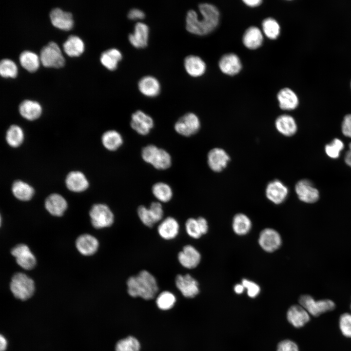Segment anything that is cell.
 Returning <instances> with one entry per match:
<instances>
[{"label": "cell", "mask_w": 351, "mask_h": 351, "mask_svg": "<svg viewBox=\"0 0 351 351\" xmlns=\"http://www.w3.org/2000/svg\"><path fill=\"white\" fill-rule=\"evenodd\" d=\"M198 9L200 17L193 9L187 11L185 18L186 29L192 34L204 36L211 33L217 27L220 13L215 6L209 3H200Z\"/></svg>", "instance_id": "6da1fadb"}, {"label": "cell", "mask_w": 351, "mask_h": 351, "mask_svg": "<svg viewBox=\"0 0 351 351\" xmlns=\"http://www.w3.org/2000/svg\"><path fill=\"white\" fill-rule=\"evenodd\" d=\"M127 292L132 297L145 300L153 299L158 291L155 277L148 271L142 270L127 281Z\"/></svg>", "instance_id": "7a4b0ae2"}, {"label": "cell", "mask_w": 351, "mask_h": 351, "mask_svg": "<svg viewBox=\"0 0 351 351\" xmlns=\"http://www.w3.org/2000/svg\"><path fill=\"white\" fill-rule=\"evenodd\" d=\"M141 157L145 162L157 170L167 169L172 164L169 153L153 144L148 145L142 149Z\"/></svg>", "instance_id": "3957f363"}, {"label": "cell", "mask_w": 351, "mask_h": 351, "mask_svg": "<svg viewBox=\"0 0 351 351\" xmlns=\"http://www.w3.org/2000/svg\"><path fill=\"white\" fill-rule=\"evenodd\" d=\"M10 289L16 298L26 300L34 293L35 286L32 278L22 273H17L11 278Z\"/></svg>", "instance_id": "277c9868"}, {"label": "cell", "mask_w": 351, "mask_h": 351, "mask_svg": "<svg viewBox=\"0 0 351 351\" xmlns=\"http://www.w3.org/2000/svg\"><path fill=\"white\" fill-rule=\"evenodd\" d=\"M40 60L44 67L55 68L62 67L65 62L59 46L52 41L41 49Z\"/></svg>", "instance_id": "5b68a950"}, {"label": "cell", "mask_w": 351, "mask_h": 351, "mask_svg": "<svg viewBox=\"0 0 351 351\" xmlns=\"http://www.w3.org/2000/svg\"><path fill=\"white\" fill-rule=\"evenodd\" d=\"M300 305L303 307L309 314L314 317L329 311L333 310L335 303L331 300L324 299L315 301L312 296L304 294L300 296L298 300Z\"/></svg>", "instance_id": "8992f818"}, {"label": "cell", "mask_w": 351, "mask_h": 351, "mask_svg": "<svg viewBox=\"0 0 351 351\" xmlns=\"http://www.w3.org/2000/svg\"><path fill=\"white\" fill-rule=\"evenodd\" d=\"M89 215L92 226L96 229H102L111 226L114 219V214L106 204H94L91 208Z\"/></svg>", "instance_id": "52a82bcc"}, {"label": "cell", "mask_w": 351, "mask_h": 351, "mask_svg": "<svg viewBox=\"0 0 351 351\" xmlns=\"http://www.w3.org/2000/svg\"><path fill=\"white\" fill-rule=\"evenodd\" d=\"M200 127V122L198 117L193 113H188L176 121L174 129L178 134L190 136L197 133Z\"/></svg>", "instance_id": "ba28073f"}, {"label": "cell", "mask_w": 351, "mask_h": 351, "mask_svg": "<svg viewBox=\"0 0 351 351\" xmlns=\"http://www.w3.org/2000/svg\"><path fill=\"white\" fill-rule=\"evenodd\" d=\"M11 254L15 257L17 264L24 270H32L36 265L35 255L25 244L15 246L12 249Z\"/></svg>", "instance_id": "9c48e42d"}, {"label": "cell", "mask_w": 351, "mask_h": 351, "mask_svg": "<svg viewBox=\"0 0 351 351\" xmlns=\"http://www.w3.org/2000/svg\"><path fill=\"white\" fill-rule=\"evenodd\" d=\"M154 125V120L152 117L142 111L137 110L132 114L130 126L138 134L147 135Z\"/></svg>", "instance_id": "30bf717a"}, {"label": "cell", "mask_w": 351, "mask_h": 351, "mask_svg": "<svg viewBox=\"0 0 351 351\" xmlns=\"http://www.w3.org/2000/svg\"><path fill=\"white\" fill-rule=\"evenodd\" d=\"M258 243L263 250L272 253L280 247L282 243L281 237L275 230L266 228L259 234Z\"/></svg>", "instance_id": "8fae6325"}, {"label": "cell", "mask_w": 351, "mask_h": 351, "mask_svg": "<svg viewBox=\"0 0 351 351\" xmlns=\"http://www.w3.org/2000/svg\"><path fill=\"white\" fill-rule=\"evenodd\" d=\"M295 191L298 198L305 203H314L319 198L318 190L308 179H302L298 181L295 186Z\"/></svg>", "instance_id": "7c38bea8"}, {"label": "cell", "mask_w": 351, "mask_h": 351, "mask_svg": "<svg viewBox=\"0 0 351 351\" xmlns=\"http://www.w3.org/2000/svg\"><path fill=\"white\" fill-rule=\"evenodd\" d=\"M175 282L177 288L185 297L193 298L199 293L197 281L189 274H178Z\"/></svg>", "instance_id": "4fadbf2b"}, {"label": "cell", "mask_w": 351, "mask_h": 351, "mask_svg": "<svg viewBox=\"0 0 351 351\" xmlns=\"http://www.w3.org/2000/svg\"><path fill=\"white\" fill-rule=\"evenodd\" d=\"M288 192L287 187L278 179L270 182L266 188L267 198L275 204L283 203L286 199Z\"/></svg>", "instance_id": "5bb4252c"}, {"label": "cell", "mask_w": 351, "mask_h": 351, "mask_svg": "<svg viewBox=\"0 0 351 351\" xmlns=\"http://www.w3.org/2000/svg\"><path fill=\"white\" fill-rule=\"evenodd\" d=\"M149 27L143 22H137L132 33L128 35V40L135 47L141 48L146 47L148 42Z\"/></svg>", "instance_id": "9a60e30c"}, {"label": "cell", "mask_w": 351, "mask_h": 351, "mask_svg": "<svg viewBox=\"0 0 351 351\" xmlns=\"http://www.w3.org/2000/svg\"><path fill=\"white\" fill-rule=\"evenodd\" d=\"M218 66L223 73L232 76L238 74L242 67L238 56L232 53L223 55L218 61Z\"/></svg>", "instance_id": "2e32d148"}, {"label": "cell", "mask_w": 351, "mask_h": 351, "mask_svg": "<svg viewBox=\"0 0 351 351\" xmlns=\"http://www.w3.org/2000/svg\"><path fill=\"white\" fill-rule=\"evenodd\" d=\"M228 154L222 149L214 148L208 154L207 162L210 168L215 172L222 171L230 160Z\"/></svg>", "instance_id": "e0dca14e"}, {"label": "cell", "mask_w": 351, "mask_h": 351, "mask_svg": "<svg viewBox=\"0 0 351 351\" xmlns=\"http://www.w3.org/2000/svg\"><path fill=\"white\" fill-rule=\"evenodd\" d=\"M180 264L187 269L195 268L200 263L201 255L199 252L193 246H185L177 256Z\"/></svg>", "instance_id": "ac0fdd59"}, {"label": "cell", "mask_w": 351, "mask_h": 351, "mask_svg": "<svg viewBox=\"0 0 351 351\" xmlns=\"http://www.w3.org/2000/svg\"><path fill=\"white\" fill-rule=\"evenodd\" d=\"M52 24L56 27L64 31L71 30L74 26L72 14L59 8L53 9L50 13Z\"/></svg>", "instance_id": "d6986e66"}, {"label": "cell", "mask_w": 351, "mask_h": 351, "mask_svg": "<svg viewBox=\"0 0 351 351\" xmlns=\"http://www.w3.org/2000/svg\"><path fill=\"white\" fill-rule=\"evenodd\" d=\"M76 247L82 255L90 256L95 254L98 250L99 243L94 236L84 234L79 235L76 241Z\"/></svg>", "instance_id": "ffe728a7"}, {"label": "cell", "mask_w": 351, "mask_h": 351, "mask_svg": "<svg viewBox=\"0 0 351 351\" xmlns=\"http://www.w3.org/2000/svg\"><path fill=\"white\" fill-rule=\"evenodd\" d=\"M287 318L293 327L299 328L310 321V316L308 312L301 305H294L288 309Z\"/></svg>", "instance_id": "44dd1931"}, {"label": "cell", "mask_w": 351, "mask_h": 351, "mask_svg": "<svg viewBox=\"0 0 351 351\" xmlns=\"http://www.w3.org/2000/svg\"><path fill=\"white\" fill-rule=\"evenodd\" d=\"M138 88L141 94L147 97H155L160 93L161 85L155 77L147 75L142 77L138 82Z\"/></svg>", "instance_id": "7402d4cb"}, {"label": "cell", "mask_w": 351, "mask_h": 351, "mask_svg": "<svg viewBox=\"0 0 351 351\" xmlns=\"http://www.w3.org/2000/svg\"><path fill=\"white\" fill-rule=\"evenodd\" d=\"M44 205L46 210L56 216H62L67 208L66 200L58 194L49 195L45 199Z\"/></svg>", "instance_id": "603a6c76"}, {"label": "cell", "mask_w": 351, "mask_h": 351, "mask_svg": "<svg viewBox=\"0 0 351 351\" xmlns=\"http://www.w3.org/2000/svg\"><path fill=\"white\" fill-rule=\"evenodd\" d=\"M184 66L187 73L193 77L203 75L206 70L204 61L199 56L194 55H190L185 58Z\"/></svg>", "instance_id": "cb8c5ba5"}, {"label": "cell", "mask_w": 351, "mask_h": 351, "mask_svg": "<svg viewBox=\"0 0 351 351\" xmlns=\"http://www.w3.org/2000/svg\"><path fill=\"white\" fill-rule=\"evenodd\" d=\"M67 188L74 192H81L89 187V182L85 175L79 171H72L67 176L65 180Z\"/></svg>", "instance_id": "d4e9b609"}, {"label": "cell", "mask_w": 351, "mask_h": 351, "mask_svg": "<svg viewBox=\"0 0 351 351\" xmlns=\"http://www.w3.org/2000/svg\"><path fill=\"white\" fill-rule=\"evenodd\" d=\"M263 41V36L261 31L255 26L248 27L243 35V43L249 49L254 50L259 48L261 46Z\"/></svg>", "instance_id": "484cf974"}, {"label": "cell", "mask_w": 351, "mask_h": 351, "mask_svg": "<svg viewBox=\"0 0 351 351\" xmlns=\"http://www.w3.org/2000/svg\"><path fill=\"white\" fill-rule=\"evenodd\" d=\"M280 108L284 110H292L297 108L299 104L296 94L289 88L279 90L277 95Z\"/></svg>", "instance_id": "4316f807"}, {"label": "cell", "mask_w": 351, "mask_h": 351, "mask_svg": "<svg viewBox=\"0 0 351 351\" xmlns=\"http://www.w3.org/2000/svg\"><path fill=\"white\" fill-rule=\"evenodd\" d=\"M179 226L178 222L172 217L164 219L158 225L157 231L163 239L170 240L175 238L179 232Z\"/></svg>", "instance_id": "83f0119b"}, {"label": "cell", "mask_w": 351, "mask_h": 351, "mask_svg": "<svg viewBox=\"0 0 351 351\" xmlns=\"http://www.w3.org/2000/svg\"><path fill=\"white\" fill-rule=\"evenodd\" d=\"M277 130L287 136H293L297 131V127L293 117L288 115H282L278 117L275 121Z\"/></svg>", "instance_id": "f1b7e54d"}, {"label": "cell", "mask_w": 351, "mask_h": 351, "mask_svg": "<svg viewBox=\"0 0 351 351\" xmlns=\"http://www.w3.org/2000/svg\"><path fill=\"white\" fill-rule=\"evenodd\" d=\"M19 111L23 117L29 120H34L40 116L42 108L39 102L26 99L20 104Z\"/></svg>", "instance_id": "f546056e"}, {"label": "cell", "mask_w": 351, "mask_h": 351, "mask_svg": "<svg viewBox=\"0 0 351 351\" xmlns=\"http://www.w3.org/2000/svg\"><path fill=\"white\" fill-rule=\"evenodd\" d=\"M122 58V54L117 48H112L103 52L100 57L101 64L107 69L116 70L119 62Z\"/></svg>", "instance_id": "4dcf8cb0"}, {"label": "cell", "mask_w": 351, "mask_h": 351, "mask_svg": "<svg viewBox=\"0 0 351 351\" xmlns=\"http://www.w3.org/2000/svg\"><path fill=\"white\" fill-rule=\"evenodd\" d=\"M65 53L69 57H78L84 50L83 41L78 36H70L63 44Z\"/></svg>", "instance_id": "1f68e13d"}, {"label": "cell", "mask_w": 351, "mask_h": 351, "mask_svg": "<svg viewBox=\"0 0 351 351\" xmlns=\"http://www.w3.org/2000/svg\"><path fill=\"white\" fill-rule=\"evenodd\" d=\"M14 195L19 200L26 201L30 200L34 195L33 188L28 183L21 180L15 181L12 187Z\"/></svg>", "instance_id": "d6a6232c"}, {"label": "cell", "mask_w": 351, "mask_h": 351, "mask_svg": "<svg viewBox=\"0 0 351 351\" xmlns=\"http://www.w3.org/2000/svg\"><path fill=\"white\" fill-rule=\"evenodd\" d=\"M101 141L106 149L113 151L117 150L122 145L123 140L119 132L111 130L103 133L101 136Z\"/></svg>", "instance_id": "836d02e7"}, {"label": "cell", "mask_w": 351, "mask_h": 351, "mask_svg": "<svg viewBox=\"0 0 351 351\" xmlns=\"http://www.w3.org/2000/svg\"><path fill=\"white\" fill-rule=\"evenodd\" d=\"M19 59L22 67L30 73L36 72L39 67V58L31 51H23L20 55Z\"/></svg>", "instance_id": "e575fe53"}, {"label": "cell", "mask_w": 351, "mask_h": 351, "mask_svg": "<svg viewBox=\"0 0 351 351\" xmlns=\"http://www.w3.org/2000/svg\"><path fill=\"white\" fill-rule=\"evenodd\" d=\"M251 227V221L246 214H237L234 217L232 227L236 234L239 235L246 234L250 231Z\"/></svg>", "instance_id": "d590c367"}, {"label": "cell", "mask_w": 351, "mask_h": 351, "mask_svg": "<svg viewBox=\"0 0 351 351\" xmlns=\"http://www.w3.org/2000/svg\"><path fill=\"white\" fill-rule=\"evenodd\" d=\"M152 193L159 201L167 202L173 196L171 187L167 183L159 182L155 183L152 188Z\"/></svg>", "instance_id": "8d00e7d4"}, {"label": "cell", "mask_w": 351, "mask_h": 351, "mask_svg": "<svg viewBox=\"0 0 351 351\" xmlns=\"http://www.w3.org/2000/svg\"><path fill=\"white\" fill-rule=\"evenodd\" d=\"M24 139V133L22 129L17 125H12L8 129L6 134V140L11 147L16 148L20 145Z\"/></svg>", "instance_id": "74e56055"}, {"label": "cell", "mask_w": 351, "mask_h": 351, "mask_svg": "<svg viewBox=\"0 0 351 351\" xmlns=\"http://www.w3.org/2000/svg\"><path fill=\"white\" fill-rule=\"evenodd\" d=\"M263 31L265 36L271 39H275L279 36L280 27L278 22L273 18L268 17L262 22Z\"/></svg>", "instance_id": "f35d334b"}, {"label": "cell", "mask_w": 351, "mask_h": 351, "mask_svg": "<svg viewBox=\"0 0 351 351\" xmlns=\"http://www.w3.org/2000/svg\"><path fill=\"white\" fill-rule=\"evenodd\" d=\"M140 344L134 336H129L118 341L116 345V351H139Z\"/></svg>", "instance_id": "ab89813d"}, {"label": "cell", "mask_w": 351, "mask_h": 351, "mask_svg": "<svg viewBox=\"0 0 351 351\" xmlns=\"http://www.w3.org/2000/svg\"><path fill=\"white\" fill-rule=\"evenodd\" d=\"M176 302L175 295L169 291L161 292L157 297L156 304L162 310H168L173 307Z\"/></svg>", "instance_id": "60d3db41"}, {"label": "cell", "mask_w": 351, "mask_h": 351, "mask_svg": "<svg viewBox=\"0 0 351 351\" xmlns=\"http://www.w3.org/2000/svg\"><path fill=\"white\" fill-rule=\"evenodd\" d=\"M0 74L3 78H15L18 74L17 65L9 59H2L0 62Z\"/></svg>", "instance_id": "b9f144b4"}, {"label": "cell", "mask_w": 351, "mask_h": 351, "mask_svg": "<svg viewBox=\"0 0 351 351\" xmlns=\"http://www.w3.org/2000/svg\"><path fill=\"white\" fill-rule=\"evenodd\" d=\"M344 147V144L342 140L338 138H334L331 143L325 146V151L328 156L335 159L339 156L340 152Z\"/></svg>", "instance_id": "7bdbcfd3"}, {"label": "cell", "mask_w": 351, "mask_h": 351, "mask_svg": "<svg viewBox=\"0 0 351 351\" xmlns=\"http://www.w3.org/2000/svg\"><path fill=\"white\" fill-rule=\"evenodd\" d=\"M185 229L187 234L193 238H199L203 235L197 219H188L185 223Z\"/></svg>", "instance_id": "ee69618b"}, {"label": "cell", "mask_w": 351, "mask_h": 351, "mask_svg": "<svg viewBox=\"0 0 351 351\" xmlns=\"http://www.w3.org/2000/svg\"><path fill=\"white\" fill-rule=\"evenodd\" d=\"M339 325L342 334L346 337L351 338V314L344 313L341 315Z\"/></svg>", "instance_id": "f6af8a7d"}, {"label": "cell", "mask_w": 351, "mask_h": 351, "mask_svg": "<svg viewBox=\"0 0 351 351\" xmlns=\"http://www.w3.org/2000/svg\"><path fill=\"white\" fill-rule=\"evenodd\" d=\"M137 212L140 220L145 226L152 227L156 223L149 208L141 205L138 207Z\"/></svg>", "instance_id": "bcb514c9"}, {"label": "cell", "mask_w": 351, "mask_h": 351, "mask_svg": "<svg viewBox=\"0 0 351 351\" xmlns=\"http://www.w3.org/2000/svg\"><path fill=\"white\" fill-rule=\"evenodd\" d=\"M242 285L245 289L247 290L248 295L251 298H254L257 296L260 292V288L258 284L255 282L248 280L243 279L242 280Z\"/></svg>", "instance_id": "7dc6e473"}, {"label": "cell", "mask_w": 351, "mask_h": 351, "mask_svg": "<svg viewBox=\"0 0 351 351\" xmlns=\"http://www.w3.org/2000/svg\"><path fill=\"white\" fill-rule=\"evenodd\" d=\"M149 209L156 223L158 222L162 219L164 213L162 205L160 202H152Z\"/></svg>", "instance_id": "c3c4849f"}, {"label": "cell", "mask_w": 351, "mask_h": 351, "mask_svg": "<svg viewBox=\"0 0 351 351\" xmlns=\"http://www.w3.org/2000/svg\"><path fill=\"white\" fill-rule=\"evenodd\" d=\"M277 351H299V350L298 346L295 342L287 339L278 343Z\"/></svg>", "instance_id": "681fc988"}, {"label": "cell", "mask_w": 351, "mask_h": 351, "mask_svg": "<svg viewBox=\"0 0 351 351\" xmlns=\"http://www.w3.org/2000/svg\"><path fill=\"white\" fill-rule=\"evenodd\" d=\"M341 130L343 134L351 138V114L346 115L341 125Z\"/></svg>", "instance_id": "f907efd6"}, {"label": "cell", "mask_w": 351, "mask_h": 351, "mask_svg": "<svg viewBox=\"0 0 351 351\" xmlns=\"http://www.w3.org/2000/svg\"><path fill=\"white\" fill-rule=\"evenodd\" d=\"M127 17L132 20H141L145 18V14L143 11L139 8H133L128 11Z\"/></svg>", "instance_id": "816d5d0a"}, {"label": "cell", "mask_w": 351, "mask_h": 351, "mask_svg": "<svg viewBox=\"0 0 351 351\" xmlns=\"http://www.w3.org/2000/svg\"><path fill=\"white\" fill-rule=\"evenodd\" d=\"M202 234H206L208 230V225L207 220L203 217L197 218Z\"/></svg>", "instance_id": "f5cc1de1"}, {"label": "cell", "mask_w": 351, "mask_h": 351, "mask_svg": "<svg viewBox=\"0 0 351 351\" xmlns=\"http://www.w3.org/2000/svg\"><path fill=\"white\" fill-rule=\"evenodd\" d=\"M243 2L248 6L255 7L260 5L262 0H243Z\"/></svg>", "instance_id": "db71d44e"}, {"label": "cell", "mask_w": 351, "mask_h": 351, "mask_svg": "<svg viewBox=\"0 0 351 351\" xmlns=\"http://www.w3.org/2000/svg\"><path fill=\"white\" fill-rule=\"evenodd\" d=\"M0 351H5L7 348V342L5 337L1 334L0 335Z\"/></svg>", "instance_id": "11a10c76"}, {"label": "cell", "mask_w": 351, "mask_h": 351, "mask_svg": "<svg viewBox=\"0 0 351 351\" xmlns=\"http://www.w3.org/2000/svg\"><path fill=\"white\" fill-rule=\"evenodd\" d=\"M244 289L245 288L242 283L236 284L234 287V291L237 294H241L243 293Z\"/></svg>", "instance_id": "9f6ffc18"}, {"label": "cell", "mask_w": 351, "mask_h": 351, "mask_svg": "<svg viewBox=\"0 0 351 351\" xmlns=\"http://www.w3.org/2000/svg\"><path fill=\"white\" fill-rule=\"evenodd\" d=\"M344 160L346 164L351 167V152L349 150L345 154Z\"/></svg>", "instance_id": "6f0895ef"}, {"label": "cell", "mask_w": 351, "mask_h": 351, "mask_svg": "<svg viewBox=\"0 0 351 351\" xmlns=\"http://www.w3.org/2000/svg\"><path fill=\"white\" fill-rule=\"evenodd\" d=\"M349 150H350V152H351V142L350 143L349 145Z\"/></svg>", "instance_id": "680465c9"}, {"label": "cell", "mask_w": 351, "mask_h": 351, "mask_svg": "<svg viewBox=\"0 0 351 351\" xmlns=\"http://www.w3.org/2000/svg\"></svg>", "instance_id": "91938a15"}]
</instances>
